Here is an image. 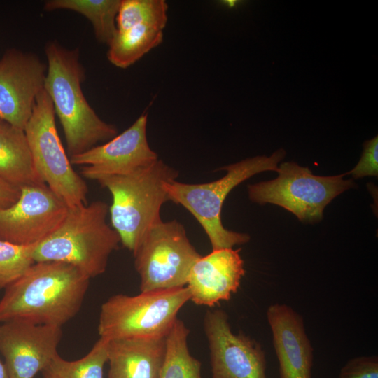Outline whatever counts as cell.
Here are the masks:
<instances>
[{
	"label": "cell",
	"instance_id": "6da1fadb",
	"mask_svg": "<svg viewBox=\"0 0 378 378\" xmlns=\"http://www.w3.org/2000/svg\"><path fill=\"white\" fill-rule=\"evenodd\" d=\"M90 278L63 262H36L5 288L0 323L22 318L62 327L79 312Z\"/></svg>",
	"mask_w": 378,
	"mask_h": 378
},
{
	"label": "cell",
	"instance_id": "7a4b0ae2",
	"mask_svg": "<svg viewBox=\"0 0 378 378\" xmlns=\"http://www.w3.org/2000/svg\"><path fill=\"white\" fill-rule=\"evenodd\" d=\"M45 53L48 64L44 90L62 125L69 157L115 137L116 127L98 116L83 92L85 71L78 50L67 49L52 41L46 43Z\"/></svg>",
	"mask_w": 378,
	"mask_h": 378
},
{
	"label": "cell",
	"instance_id": "3957f363",
	"mask_svg": "<svg viewBox=\"0 0 378 378\" xmlns=\"http://www.w3.org/2000/svg\"><path fill=\"white\" fill-rule=\"evenodd\" d=\"M108 213L109 206L100 200L69 207L57 229L36 246L35 262H66L90 279L104 273L109 256L121 244L106 222Z\"/></svg>",
	"mask_w": 378,
	"mask_h": 378
},
{
	"label": "cell",
	"instance_id": "277c9868",
	"mask_svg": "<svg viewBox=\"0 0 378 378\" xmlns=\"http://www.w3.org/2000/svg\"><path fill=\"white\" fill-rule=\"evenodd\" d=\"M178 176L176 169L158 159L133 173L97 180L112 195L111 227L132 253L147 231L162 220L161 207L169 201L164 185Z\"/></svg>",
	"mask_w": 378,
	"mask_h": 378
},
{
	"label": "cell",
	"instance_id": "5b68a950",
	"mask_svg": "<svg viewBox=\"0 0 378 378\" xmlns=\"http://www.w3.org/2000/svg\"><path fill=\"white\" fill-rule=\"evenodd\" d=\"M286 155L279 149L270 157L256 156L223 167L226 174L204 183H186L176 180L164 185L169 201L190 211L202 225L211 243L212 251L232 248L250 240L248 234L226 229L222 223L221 211L230 192L252 176L265 171H276L278 162Z\"/></svg>",
	"mask_w": 378,
	"mask_h": 378
},
{
	"label": "cell",
	"instance_id": "8992f818",
	"mask_svg": "<svg viewBox=\"0 0 378 378\" xmlns=\"http://www.w3.org/2000/svg\"><path fill=\"white\" fill-rule=\"evenodd\" d=\"M190 300L186 286L114 295L101 307L99 335L107 340L165 337Z\"/></svg>",
	"mask_w": 378,
	"mask_h": 378
},
{
	"label": "cell",
	"instance_id": "52a82bcc",
	"mask_svg": "<svg viewBox=\"0 0 378 378\" xmlns=\"http://www.w3.org/2000/svg\"><path fill=\"white\" fill-rule=\"evenodd\" d=\"M24 131L42 181L69 207L87 204L88 185L72 167L57 130L52 102L44 89L36 97Z\"/></svg>",
	"mask_w": 378,
	"mask_h": 378
},
{
	"label": "cell",
	"instance_id": "ba28073f",
	"mask_svg": "<svg viewBox=\"0 0 378 378\" xmlns=\"http://www.w3.org/2000/svg\"><path fill=\"white\" fill-rule=\"evenodd\" d=\"M133 255L140 292L186 286L192 265L202 256L176 220L154 224Z\"/></svg>",
	"mask_w": 378,
	"mask_h": 378
},
{
	"label": "cell",
	"instance_id": "9c48e42d",
	"mask_svg": "<svg viewBox=\"0 0 378 378\" xmlns=\"http://www.w3.org/2000/svg\"><path fill=\"white\" fill-rule=\"evenodd\" d=\"M276 172L275 179L248 186L250 200L282 206L306 223L320 221L326 205L354 186L352 180L343 179L344 174L316 176L293 162L282 163Z\"/></svg>",
	"mask_w": 378,
	"mask_h": 378
},
{
	"label": "cell",
	"instance_id": "30bf717a",
	"mask_svg": "<svg viewBox=\"0 0 378 378\" xmlns=\"http://www.w3.org/2000/svg\"><path fill=\"white\" fill-rule=\"evenodd\" d=\"M68 209L46 183L22 186L19 199L0 209V240L20 246L39 244L57 229Z\"/></svg>",
	"mask_w": 378,
	"mask_h": 378
},
{
	"label": "cell",
	"instance_id": "8fae6325",
	"mask_svg": "<svg viewBox=\"0 0 378 378\" xmlns=\"http://www.w3.org/2000/svg\"><path fill=\"white\" fill-rule=\"evenodd\" d=\"M204 330L209 343L211 378H267L262 346L248 336L234 333L225 311L207 310Z\"/></svg>",
	"mask_w": 378,
	"mask_h": 378
},
{
	"label": "cell",
	"instance_id": "7c38bea8",
	"mask_svg": "<svg viewBox=\"0 0 378 378\" xmlns=\"http://www.w3.org/2000/svg\"><path fill=\"white\" fill-rule=\"evenodd\" d=\"M148 114L144 113L127 130L106 141L69 158L72 165L81 166L80 174L90 180L108 176L127 175L158 160L146 134Z\"/></svg>",
	"mask_w": 378,
	"mask_h": 378
},
{
	"label": "cell",
	"instance_id": "4fadbf2b",
	"mask_svg": "<svg viewBox=\"0 0 378 378\" xmlns=\"http://www.w3.org/2000/svg\"><path fill=\"white\" fill-rule=\"evenodd\" d=\"M0 325V352L8 378H34L58 354L62 327L13 318Z\"/></svg>",
	"mask_w": 378,
	"mask_h": 378
},
{
	"label": "cell",
	"instance_id": "5bb4252c",
	"mask_svg": "<svg viewBox=\"0 0 378 378\" xmlns=\"http://www.w3.org/2000/svg\"><path fill=\"white\" fill-rule=\"evenodd\" d=\"M47 65L34 53L7 49L0 59V119L24 130L38 94L44 89Z\"/></svg>",
	"mask_w": 378,
	"mask_h": 378
},
{
	"label": "cell",
	"instance_id": "9a60e30c",
	"mask_svg": "<svg viewBox=\"0 0 378 378\" xmlns=\"http://www.w3.org/2000/svg\"><path fill=\"white\" fill-rule=\"evenodd\" d=\"M240 249L223 248L201 256L192 265L186 287L190 301L197 305L214 307L236 293L245 274Z\"/></svg>",
	"mask_w": 378,
	"mask_h": 378
},
{
	"label": "cell",
	"instance_id": "2e32d148",
	"mask_svg": "<svg viewBox=\"0 0 378 378\" xmlns=\"http://www.w3.org/2000/svg\"><path fill=\"white\" fill-rule=\"evenodd\" d=\"M279 378H312L314 349L305 332L303 318L292 307L274 304L267 308Z\"/></svg>",
	"mask_w": 378,
	"mask_h": 378
},
{
	"label": "cell",
	"instance_id": "e0dca14e",
	"mask_svg": "<svg viewBox=\"0 0 378 378\" xmlns=\"http://www.w3.org/2000/svg\"><path fill=\"white\" fill-rule=\"evenodd\" d=\"M165 337L108 340L107 378H159Z\"/></svg>",
	"mask_w": 378,
	"mask_h": 378
},
{
	"label": "cell",
	"instance_id": "ac0fdd59",
	"mask_svg": "<svg viewBox=\"0 0 378 378\" xmlns=\"http://www.w3.org/2000/svg\"><path fill=\"white\" fill-rule=\"evenodd\" d=\"M0 179L20 188L44 183L34 168L24 131L1 119Z\"/></svg>",
	"mask_w": 378,
	"mask_h": 378
},
{
	"label": "cell",
	"instance_id": "d6986e66",
	"mask_svg": "<svg viewBox=\"0 0 378 378\" xmlns=\"http://www.w3.org/2000/svg\"><path fill=\"white\" fill-rule=\"evenodd\" d=\"M163 29L137 25L118 31L108 44L107 57L114 66L125 69L134 64L163 40Z\"/></svg>",
	"mask_w": 378,
	"mask_h": 378
},
{
	"label": "cell",
	"instance_id": "ffe728a7",
	"mask_svg": "<svg viewBox=\"0 0 378 378\" xmlns=\"http://www.w3.org/2000/svg\"><path fill=\"white\" fill-rule=\"evenodd\" d=\"M121 0H49L44 10L77 12L91 22L99 42L108 44L117 31L116 17Z\"/></svg>",
	"mask_w": 378,
	"mask_h": 378
},
{
	"label": "cell",
	"instance_id": "44dd1931",
	"mask_svg": "<svg viewBox=\"0 0 378 378\" xmlns=\"http://www.w3.org/2000/svg\"><path fill=\"white\" fill-rule=\"evenodd\" d=\"M190 330L177 318L165 337V353L159 378H202V363L190 353Z\"/></svg>",
	"mask_w": 378,
	"mask_h": 378
},
{
	"label": "cell",
	"instance_id": "7402d4cb",
	"mask_svg": "<svg viewBox=\"0 0 378 378\" xmlns=\"http://www.w3.org/2000/svg\"><path fill=\"white\" fill-rule=\"evenodd\" d=\"M108 340L99 337L89 353L74 361L55 356L42 371L43 378H104Z\"/></svg>",
	"mask_w": 378,
	"mask_h": 378
},
{
	"label": "cell",
	"instance_id": "603a6c76",
	"mask_svg": "<svg viewBox=\"0 0 378 378\" xmlns=\"http://www.w3.org/2000/svg\"><path fill=\"white\" fill-rule=\"evenodd\" d=\"M168 5L164 0H121L116 17L118 31L137 25L163 29L167 22Z\"/></svg>",
	"mask_w": 378,
	"mask_h": 378
},
{
	"label": "cell",
	"instance_id": "cb8c5ba5",
	"mask_svg": "<svg viewBox=\"0 0 378 378\" xmlns=\"http://www.w3.org/2000/svg\"><path fill=\"white\" fill-rule=\"evenodd\" d=\"M36 244L20 246L0 240V290L22 276L35 263Z\"/></svg>",
	"mask_w": 378,
	"mask_h": 378
},
{
	"label": "cell",
	"instance_id": "d4e9b609",
	"mask_svg": "<svg viewBox=\"0 0 378 378\" xmlns=\"http://www.w3.org/2000/svg\"><path fill=\"white\" fill-rule=\"evenodd\" d=\"M339 378H378L377 356H359L350 359L342 368Z\"/></svg>",
	"mask_w": 378,
	"mask_h": 378
},
{
	"label": "cell",
	"instance_id": "484cf974",
	"mask_svg": "<svg viewBox=\"0 0 378 378\" xmlns=\"http://www.w3.org/2000/svg\"><path fill=\"white\" fill-rule=\"evenodd\" d=\"M363 152L356 166L349 173L355 178L378 174V137L363 144Z\"/></svg>",
	"mask_w": 378,
	"mask_h": 378
},
{
	"label": "cell",
	"instance_id": "4316f807",
	"mask_svg": "<svg viewBox=\"0 0 378 378\" xmlns=\"http://www.w3.org/2000/svg\"><path fill=\"white\" fill-rule=\"evenodd\" d=\"M20 195V188L0 179V209L13 205Z\"/></svg>",
	"mask_w": 378,
	"mask_h": 378
},
{
	"label": "cell",
	"instance_id": "83f0119b",
	"mask_svg": "<svg viewBox=\"0 0 378 378\" xmlns=\"http://www.w3.org/2000/svg\"><path fill=\"white\" fill-rule=\"evenodd\" d=\"M0 378H8V374L6 369V366L0 360Z\"/></svg>",
	"mask_w": 378,
	"mask_h": 378
},
{
	"label": "cell",
	"instance_id": "f1b7e54d",
	"mask_svg": "<svg viewBox=\"0 0 378 378\" xmlns=\"http://www.w3.org/2000/svg\"><path fill=\"white\" fill-rule=\"evenodd\" d=\"M237 1H225V4H227V6H234L237 4Z\"/></svg>",
	"mask_w": 378,
	"mask_h": 378
}]
</instances>
